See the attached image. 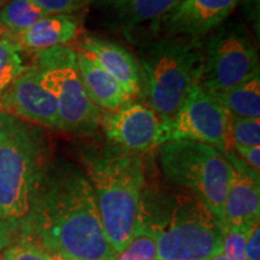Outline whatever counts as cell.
Returning <instances> with one entry per match:
<instances>
[{
	"mask_svg": "<svg viewBox=\"0 0 260 260\" xmlns=\"http://www.w3.org/2000/svg\"><path fill=\"white\" fill-rule=\"evenodd\" d=\"M18 229L21 236L63 260H111L116 255L88 178L69 162L46 171L30 213Z\"/></svg>",
	"mask_w": 260,
	"mask_h": 260,
	"instance_id": "6da1fadb",
	"label": "cell"
},
{
	"mask_svg": "<svg viewBox=\"0 0 260 260\" xmlns=\"http://www.w3.org/2000/svg\"><path fill=\"white\" fill-rule=\"evenodd\" d=\"M144 155L107 141L81 152L104 233L116 253L121 252L141 228L146 183Z\"/></svg>",
	"mask_w": 260,
	"mask_h": 260,
	"instance_id": "7a4b0ae2",
	"label": "cell"
},
{
	"mask_svg": "<svg viewBox=\"0 0 260 260\" xmlns=\"http://www.w3.org/2000/svg\"><path fill=\"white\" fill-rule=\"evenodd\" d=\"M45 152L40 129L0 112V220L16 230L30 213L47 171Z\"/></svg>",
	"mask_w": 260,
	"mask_h": 260,
	"instance_id": "3957f363",
	"label": "cell"
},
{
	"mask_svg": "<svg viewBox=\"0 0 260 260\" xmlns=\"http://www.w3.org/2000/svg\"><path fill=\"white\" fill-rule=\"evenodd\" d=\"M148 106L167 123L201 83L204 42L189 37L149 38L139 47Z\"/></svg>",
	"mask_w": 260,
	"mask_h": 260,
	"instance_id": "277c9868",
	"label": "cell"
},
{
	"mask_svg": "<svg viewBox=\"0 0 260 260\" xmlns=\"http://www.w3.org/2000/svg\"><path fill=\"white\" fill-rule=\"evenodd\" d=\"M157 149L165 181L199 198L223 223L232 178V165L225 155L212 146L190 140H169Z\"/></svg>",
	"mask_w": 260,
	"mask_h": 260,
	"instance_id": "5b68a950",
	"label": "cell"
},
{
	"mask_svg": "<svg viewBox=\"0 0 260 260\" xmlns=\"http://www.w3.org/2000/svg\"><path fill=\"white\" fill-rule=\"evenodd\" d=\"M168 212L158 226V260H210L223 249V223L209 207L183 190L165 200Z\"/></svg>",
	"mask_w": 260,
	"mask_h": 260,
	"instance_id": "8992f818",
	"label": "cell"
},
{
	"mask_svg": "<svg viewBox=\"0 0 260 260\" xmlns=\"http://www.w3.org/2000/svg\"><path fill=\"white\" fill-rule=\"evenodd\" d=\"M37 67L41 71V84L56 99L60 132L79 136L95 134L103 111L84 90L77 69L76 52L68 46L41 51Z\"/></svg>",
	"mask_w": 260,
	"mask_h": 260,
	"instance_id": "52a82bcc",
	"label": "cell"
},
{
	"mask_svg": "<svg viewBox=\"0 0 260 260\" xmlns=\"http://www.w3.org/2000/svg\"><path fill=\"white\" fill-rule=\"evenodd\" d=\"M201 86L210 93L225 92L259 74V57L248 31L240 23L222 24L204 45Z\"/></svg>",
	"mask_w": 260,
	"mask_h": 260,
	"instance_id": "ba28073f",
	"label": "cell"
},
{
	"mask_svg": "<svg viewBox=\"0 0 260 260\" xmlns=\"http://www.w3.org/2000/svg\"><path fill=\"white\" fill-rule=\"evenodd\" d=\"M165 141L190 140L203 142L226 155L233 152L229 113L210 92L198 84L177 112L164 123Z\"/></svg>",
	"mask_w": 260,
	"mask_h": 260,
	"instance_id": "9c48e42d",
	"label": "cell"
},
{
	"mask_svg": "<svg viewBox=\"0 0 260 260\" xmlns=\"http://www.w3.org/2000/svg\"><path fill=\"white\" fill-rule=\"evenodd\" d=\"M100 126L107 142L133 153L146 154L165 142L164 121L141 103L103 113Z\"/></svg>",
	"mask_w": 260,
	"mask_h": 260,
	"instance_id": "30bf717a",
	"label": "cell"
},
{
	"mask_svg": "<svg viewBox=\"0 0 260 260\" xmlns=\"http://www.w3.org/2000/svg\"><path fill=\"white\" fill-rule=\"evenodd\" d=\"M241 0H181L169 14L151 23V38L201 39L220 27Z\"/></svg>",
	"mask_w": 260,
	"mask_h": 260,
	"instance_id": "8fae6325",
	"label": "cell"
},
{
	"mask_svg": "<svg viewBox=\"0 0 260 260\" xmlns=\"http://www.w3.org/2000/svg\"><path fill=\"white\" fill-rule=\"evenodd\" d=\"M0 112L32 124L60 130L56 99L41 84V71L37 65L27 68L0 93Z\"/></svg>",
	"mask_w": 260,
	"mask_h": 260,
	"instance_id": "7c38bea8",
	"label": "cell"
},
{
	"mask_svg": "<svg viewBox=\"0 0 260 260\" xmlns=\"http://www.w3.org/2000/svg\"><path fill=\"white\" fill-rule=\"evenodd\" d=\"M232 165V178L224 203L223 225L252 228L260 223L259 172L233 152L225 155Z\"/></svg>",
	"mask_w": 260,
	"mask_h": 260,
	"instance_id": "4fadbf2b",
	"label": "cell"
},
{
	"mask_svg": "<svg viewBox=\"0 0 260 260\" xmlns=\"http://www.w3.org/2000/svg\"><path fill=\"white\" fill-rule=\"evenodd\" d=\"M79 50L86 52L104 68L132 99L141 94L144 87L141 68L136 57L124 46L94 35H86L79 42Z\"/></svg>",
	"mask_w": 260,
	"mask_h": 260,
	"instance_id": "5bb4252c",
	"label": "cell"
},
{
	"mask_svg": "<svg viewBox=\"0 0 260 260\" xmlns=\"http://www.w3.org/2000/svg\"><path fill=\"white\" fill-rule=\"evenodd\" d=\"M75 52L81 82L94 105L102 111L105 110L106 112H112L132 103L133 99L121 84L89 54L79 48Z\"/></svg>",
	"mask_w": 260,
	"mask_h": 260,
	"instance_id": "9a60e30c",
	"label": "cell"
},
{
	"mask_svg": "<svg viewBox=\"0 0 260 260\" xmlns=\"http://www.w3.org/2000/svg\"><path fill=\"white\" fill-rule=\"evenodd\" d=\"M79 31V21L73 15H48L17 34L18 44L16 46L38 52L67 46L77 38Z\"/></svg>",
	"mask_w": 260,
	"mask_h": 260,
	"instance_id": "2e32d148",
	"label": "cell"
},
{
	"mask_svg": "<svg viewBox=\"0 0 260 260\" xmlns=\"http://www.w3.org/2000/svg\"><path fill=\"white\" fill-rule=\"evenodd\" d=\"M115 11L116 25L126 37L140 25L153 23L169 14L181 0H104Z\"/></svg>",
	"mask_w": 260,
	"mask_h": 260,
	"instance_id": "e0dca14e",
	"label": "cell"
},
{
	"mask_svg": "<svg viewBox=\"0 0 260 260\" xmlns=\"http://www.w3.org/2000/svg\"><path fill=\"white\" fill-rule=\"evenodd\" d=\"M211 94L229 115L260 118V74L225 92Z\"/></svg>",
	"mask_w": 260,
	"mask_h": 260,
	"instance_id": "ac0fdd59",
	"label": "cell"
},
{
	"mask_svg": "<svg viewBox=\"0 0 260 260\" xmlns=\"http://www.w3.org/2000/svg\"><path fill=\"white\" fill-rule=\"evenodd\" d=\"M157 242L158 226L142 219L139 232L111 260H158Z\"/></svg>",
	"mask_w": 260,
	"mask_h": 260,
	"instance_id": "d6986e66",
	"label": "cell"
},
{
	"mask_svg": "<svg viewBox=\"0 0 260 260\" xmlns=\"http://www.w3.org/2000/svg\"><path fill=\"white\" fill-rule=\"evenodd\" d=\"M45 16L48 15L30 0H10L0 10V21L16 34L30 28Z\"/></svg>",
	"mask_w": 260,
	"mask_h": 260,
	"instance_id": "ffe728a7",
	"label": "cell"
},
{
	"mask_svg": "<svg viewBox=\"0 0 260 260\" xmlns=\"http://www.w3.org/2000/svg\"><path fill=\"white\" fill-rule=\"evenodd\" d=\"M18 50L9 39H0V93L27 70L28 67L23 65Z\"/></svg>",
	"mask_w": 260,
	"mask_h": 260,
	"instance_id": "44dd1931",
	"label": "cell"
},
{
	"mask_svg": "<svg viewBox=\"0 0 260 260\" xmlns=\"http://www.w3.org/2000/svg\"><path fill=\"white\" fill-rule=\"evenodd\" d=\"M4 260H63L28 237L19 236L4 251Z\"/></svg>",
	"mask_w": 260,
	"mask_h": 260,
	"instance_id": "7402d4cb",
	"label": "cell"
},
{
	"mask_svg": "<svg viewBox=\"0 0 260 260\" xmlns=\"http://www.w3.org/2000/svg\"><path fill=\"white\" fill-rule=\"evenodd\" d=\"M229 134L232 144L260 146V118H242L229 115Z\"/></svg>",
	"mask_w": 260,
	"mask_h": 260,
	"instance_id": "603a6c76",
	"label": "cell"
},
{
	"mask_svg": "<svg viewBox=\"0 0 260 260\" xmlns=\"http://www.w3.org/2000/svg\"><path fill=\"white\" fill-rule=\"evenodd\" d=\"M252 229L253 226L234 228L223 225V254L232 260H246L245 247Z\"/></svg>",
	"mask_w": 260,
	"mask_h": 260,
	"instance_id": "cb8c5ba5",
	"label": "cell"
},
{
	"mask_svg": "<svg viewBox=\"0 0 260 260\" xmlns=\"http://www.w3.org/2000/svg\"><path fill=\"white\" fill-rule=\"evenodd\" d=\"M47 15H73L93 0H30Z\"/></svg>",
	"mask_w": 260,
	"mask_h": 260,
	"instance_id": "d4e9b609",
	"label": "cell"
},
{
	"mask_svg": "<svg viewBox=\"0 0 260 260\" xmlns=\"http://www.w3.org/2000/svg\"><path fill=\"white\" fill-rule=\"evenodd\" d=\"M233 149L246 164L255 171H260V146H241L233 144Z\"/></svg>",
	"mask_w": 260,
	"mask_h": 260,
	"instance_id": "484cf974",
	"label": "cell"
},
{
	"mask_svg": "<svg viewBox=\"0 0 260 260\" xmlns=\"http://www.w3.org/2000/svg\"><path fill=\"white\" fill-rule=\"evenodd\" d=\"M260 223L253 226L245 247L246 260H260Z\"/></svg>",
	"mask_w": 260,
	"mask_h": 260,
	"instance_id": "4316f807",
	"label": "cell"
},
{
	"mask_svg": "<svg viewBox=\"0 0 260 260\" xmlns=\"http://www.w3.org/2000/svg\"><path fill=\"white\" fill-rule=\"evenodd\" d=\"M16 228L10 225L9 223L0 220V255L4 253L8 247L14 242V235Z\"/></svg>",
	"mask_w": 260,
	"mask_h": 260,
	"instance_id": "83f0119b",
	"label": "cell"
},
{
	"mask_svg": "<svg viewBox=\"0 0 260 260\" xmlns=\"http://www.w3.org/2000/svg\"><path fill=\"white\" fill-rule=\"evenodd\" d=\"M210 260H232V259L228 258V256L224 255L223 253H219V254H217L216 256H213V258L210 259Z\"/></svg>",
	"mask_w": 260,
	"mask_h": 260,
	"instance_id": "f1b7e54d",
	"label": "cell"
},
{
	"mask_svg": "<svg viewBox=\"0 0 260 260\" xmlns=\"http://www.w3.org/2000/svg\"><path fill=\"white\" fill-rule=\"evenodd\" d=\"M3 2H4V0H0V3H3Z\"/></svg>",
	"mask_w": 260,
	"mask_h": 260,
	"instance_id": "f546056e",
	"label": "cell"
},
{
	"mask_svg": "<svg viewBox=\"0 0 260 260\" xmlns=\"http://www.w3.org/2000/svg\"><path fill=\"white\" fill-rule=\"evenodd\" d=\"M0 260H4V259H0Z\"/></svg>",
	"mask_w": 260,
	"mask_h": 260,
	"instance_id": "4dcf8cb0",
	"label": "cell"
}]
</instances>
